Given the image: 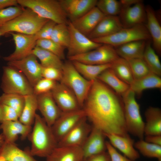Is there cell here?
<instances>
[{
  "label": "cell",
  "mask_w": 161,
  "mask_h": 161,
  "mask_svg": "<svg viewBox=\"0 0 161 161\" xmlns=\"http://www.w3.org/2000/svg\"><path fill=\"white\" fill-rule=\"evenodd\" d=\"M18 5L17 0H0V10Z\"/></svg>",
  "instance_id": "f907efd6"
},
{
  "label": "cell",
  "mask_w": 161,
  "mask_h": 161,
  "mask_svg": "<svg viewBox=\"0 0 161 161\" xmlns=\"http://www.w3.org/2000/svg\"><path fill=\"white\" fill-rule=\"evenodd\" d=\"M2 69L0 87L4 93L24 96L33 94V87L20 71L8 65Z\"/></svg>",
  "instance_id": "52a82bcc"
},
{
  "label": "cell",
  "mask_w": 161,
  "mask_h": 161,
  "mask_svg": "<svg viewBox=\"0 0 161 161\" xmlns=\"http://www.w3.org/2000/svg\"><path fill=\"white\" fill-rule=\"evenodd\" d=\"M51 92L57 105L62 112L82 109L73 92L62 83L57 82Z\"/></svg>",
  "instance_id": "5bb4252c"
},
{
  "label": "cell",
  "mask_w": 161,
  "mask_h": 161,
  "mask_svg": "<svg viewBox=\"0 0 161 161\" xmlns=\"http://www.w3.org/2000/svg\"><path fill=\"white\" fill-rule=\"evenodd\" d=\"M104 134L112 146L120 150L127 158L132 161L140 158V154L134 147V141L129 135L122 136L113 134Z\"/></svg>",
  "instance_id": "603a6c76"
},
{
  "label": "cell",
  "mask_w": 161,
  "mask_h": 161,
  "mask_svg": "<svg viewBox=\"0 0 161 161\" xmlns=\"http://www.w3.org/2000/svg\"><path fill=\"white\" fill-rule=\"evenodd\" d=\"M24 9L18 5L0 10V27L21 14Z\"/></svg>",
  "instance_id": "b9f144b4"
},
{
  "label": "cell",
  "mask_w": 161,
  "mask_h": 161,
  "mask_svg": "<svg viewBox=\"0 0 161 161\" xmlns=\"http://www.w3.org/2000/svg\"><path fill=\"white\" fill-rule=\"evenodd\" d=\"M135 95L130 89L122 97L126 125L128 133L139 140H144L145 122L141 115L140 106L136 100Z\"/></svg>",
  "instance_id": "8992f818"
},
{
  "label": "cell",
  "mask_w": 161,
  "mask_h": 161,
  "mask_svg": "<svg viewBox=\"0 0 161 161\" xmlns=\"http://www.w3.org/2000/svg\"><path fill=\"white\" fill-rule=\"evenodd\" d=\"M69 21L72 22L96 7L97 0H60Z\"/></svg>",
  "instance_id": "ac0fdd59"
},
{
  "label": "cell",
  "mask_w": 161,
  "mask_h": 161,
  "mask_svg": "<svg viewBox=\"0 0 161 161\" xmlns=\"http://www.w3.org/2000/svg\"><path fill=\"white\" fill-rule=\"evenodd\" d=\"M37 96L38 109L47 123L51 126L62 112L55 102L51 92Z\"/></svg>",
  "instance_id": "e0dca14e"
},
{
  "label": "cell",
  "mask_w": 161,
  "mask_h": 161,
  "mask_svg": "<svg viewBox=\"0 0 161 161\" xmlns=\"http://www.w3.org/2000/svg\"><path fill=\"white\" fill-rule=\"evenodd\" d=\"M36 46L41 48L54 54L62 60L65 58V50L66 48L50 39L37 40Z\"/></svg>",
  "instance_id": "ab89813d"
},
{
  "label": "cell",
  "mask_w": 161,
  "mask_h": 161,
  "mask_svg": "<svg viewBox=\"0 0 161 161\" xmlns=\"http://www.w3.org/2000/svg\"><path fill=\"white\" fill-rule=\"evenodd\" d=\"M31 54L39 59L42 67H53L62 69L64 63L54 54L37 46L32 50Z\"/></svg>",
  "instance_id": "d6a6232c"
},
{
  "label": "cell",
  "mask_w": 161,
  "mask_h": 161,
  "mask_svg": "<svg viewBox=\"0 0 161 161\" xmlns=\"http://www.w3.org/2000/svg\"><path fill=\"white\" fill-rule=\"evenodd\" d=\"M11 34L14 41L15 49L14 52L9 55L3 57L7 62L18 60L31 54L35 47L37 40L35 34L26 35L11 32Z\"/></svg>",
  "instance_id": "4fadbf2b"
},
{
  "label": "cell",
  "mask_w": 161,
  "mask_h": 161,
  "mask_svg": "<svg viewBox=\"0 0 161 161\" xmlns=\"http://www.w3.org/2000/svg\"><path fill=\"white\" fill-rule=\"evenodd\" d=\"M87 119L85 117L70 131L58 142L57 146L81 148L92 129Z\"/></svg>",
  "instance_id": "2e32d148"
},
{
  "label": "cell",
  "mask_w": 161,
  "mask_h": 161,
  "mask_svg": "<svg viewBox=\"0 0 161 161\" xmlns=\"http://www.w3.org/2000/svg\"><path fill=\"white\" fill-rule=\"evenodd\" d=\"M49 20L40 17L31 9L24 8L21 14L1 27L0 32L2 36L11 32L35 35Z\"/></svg>",
  "instance_id": "3957f363"
},
{
  "label": "cell",
  "mask_w": 161,
  "mask_h": 161,
  "mask_svg": "<svg viewBox=\"0 0 161 161\" xmlns=\"http://www.w3.org/2000/svg\"><path fill=\"white\" fill-rule=\"evenodd\" d=\"M134 146L144 156L161 161V146L148 143L144 140H139L134 143Z\"/></svg>",
  "instance_id": "d590c367"
},
{
  "label": "cell",
  "mask_w": 161,
  "mask_h": 161,
  "mask_svg": "<svg viewBox=\"0 0 161 161\" xmlns=\"http://www.w3.org/2000/svg\"><path fill=\"white\" fill-rule=\"evenodd\" d=\"M86 117L85 112L82 109L71 111L62 112L51 126L58 143Z\"/></svg>",
  "instance_id": "30bf717a"
},
{
  "label": "cell",
  "mask_w": 161,
  "mask_h": 161,
  "mask_svg": "<svg viewBox=\"0 0 161 161\" xmlns=\"http://www.w3.org/2000/svg\"><path fill=\"white\" fill-rule=\"evenodd\" d=\"M143 59L150 71L158 76H161V64L158 55L149 40L147 41Z\"/></svg>",
  "instance_id": "e575fe53"
},
{
  "label": "cell",
  "mask_w": 161,
  "mask_h": 161,
  "mask_svg": "<svg viewBox=\"0 0 161 161\" xmlns=\"http://www.w3.org/2000/svg\"><path fill=\"white\" fill-rule=\"evenodd\" d=\"M144 135H161V110L150 106L145 110Z\"/></svg>",
  "instance_id": "4316f807"
},
{
  "label": "cell",
  "mask_w": 161,
  "mask_h": 161,
  "mask_svg": "<svg viewBox=\"0 0 161 161\" xmlns=\"http://www.w3.org/2000/svg\"><path fill=\"white\" fill-rule=\"evenodd\" d=\"M19 116L17 112L12 107L0 104V123L8 121H16Z\"/></svg>",
  "instance_id": "ee69618b"
},
{
  "label": "cell",
  "mask_w": 161,
  "mask_h": 161,
  "mask_svg": "<svg viewBox=\"0 0 161 161\" xmlns=\"http://www.w3.org/2000/svg\"><path fill=\"white\" fill-rule=\"evenodd\" d=\"M106 137L100 130L92 126L91 131L81 147L84 160L106 151Z\"/></svg>",
  "instance_id": "d6986e66"
},
{
  "label": "cell",
  "mask_w": 161,
  "mask_h": 161,
  "mask_svg": "<svg viewBox=\"0 0 161 161\" xmlns=\"http://www.w3.org/2000/svg\"><path fill=\"white\" fill-rule=\"evenodd\" d=\"M41 75L43 78L60 82L62 77V70L55 67L42 66Z\"/></svg>",
  "instance_id": "f6af8a7d"
},
{
  "label": "cell",
  "mask_w": 161,
  "mask_h": 161,
  "mask_svg": "<svg viewBox=\"0 0 161 161\" xmlns=\"http://www.w3.org/2000/svg\"><path fill=\"white\" fill-rule=\"evenodd\" d=\"M50 39L67 48L70 40L67 24H57L53 29Z\"/></svg>",
  "instance_id": "8d00e7d4"
},
{
  "label": "cell",
  "mask_w": 161,
  "mask_h": 161,
  "mask_svg": "<svg viewBox=\"0 0 161 161\" xmlns=\"http://www.w3.org/2000/svg\"><path fill=\"white\" fill-rule=\"evenodd\" d=\"M110 68L122 80L130 85L134 80L127 60L119 57L111 63Z\"/></svg>",
  "instance_id": "836d02e7"
},
{
  "label": "cell",
  "mask_w": 161,
  "mask_h": 161,
  "mask_svg": "<svg viewBox=\"0 0 161 161\" xmlns=\"http://www.w3.org/2000/svg\"><path fill=\"white\" fill-rule=\"evenodd\" d=\"M67 25L70 40L67 49V58L83 54L99 47L102 44L96 43L76 29L71 21Z\"/></svg>",
  "instance_id": "8fae6325"
},
{
  "label": "cell",
  "mask_w": 161,
  "mask_h": 161,
  "mask_svg": "<svg viewBox=\"0 0 161 161\" xmlns=\"http://www.w3.org/2000/svg\"><path fill=\"white\" fill-rule=\"evenodd\" d=\"M106 151L109 155L111 161H132L119 153L109 141H106Z\"/></svg>",
  "instance_id": "7dc6e473"
},
{
  "label": "cell",
  "mask_w": 161,
  "mask_h": 161,
  "mask_svg": "<svg viewBox=\"0 0 161 161\" xmlns=\"http://www.w3.org/2000/svg\"><path fill=\"white\" fill-rule=\"evenodd\" d=\"M18 4L29 8L40 17L57 24H67L68 20L59 0H17Z\"/></svg>",
  "instance_id": "5b68a950"
},
{
  "label": "cell",
  "mask_w": 161,
  "mask_h": 161,
  "mask_svg": "<svg viewBox=\"0 0 161 161\" xmlns=\"http://www.w3.org/2000/svg\"><path fill=\"white\" fill-rule=\"evenodd\" d=\"M25 102L19 120L22 123L29 126L34 124L38 109L37 96L32 94L24 96Z\"/></svg>",
  "instance_id": "1f68e13d"
},
{
  "label": "cell",
  "mask_w": 161,
  "mask_h": 161,
  "mask_svg": "<svg viewBox=\"0 0 161 161\" xmlns=\"http://www.w3.org/2000/svg\"><path fill=\"white\" fill-rule=\"evenodd\" d=\"M82 109L92 126L104 133L129 135L122 97L99 80L93 81Z\"/></svg>",
  "instance_id": "6da1fadb"
},
{
  "label": "cell",
  "mask_w": 161,
  "mask_h": 161,
  "mask_svg": "<svg viewBox=\"0 0 161 161\" xmlns=\"http://www.w3.org/2000/svg\"><path fill=\"white\" fill-rule=\"evenodd\" d=\"M161 88L160 77L152 72L139 79L134 80L130 85V89L138 97H140L145 89Z\"/></svg>",
  "instance_id": "f546056e"
},
{
  "label": "cell",
  "mask_w": 161,
  "mask_h": 161,
  "mask_svg": "<svg viewBox=\"0 0 161 161\" xmlns=\"http://www.w3.org/2000/svg\"><path fill=\"white\" fill-rule=\"evenodd\" d=\"M118 16L123 28L145 24L146 20L145 6L142 1L131 6L122 7Z\"/></svg>",
  "instance_id": "9a60e30c"
},
{
  "label": "cell",
  "mask_w": 161,
  "mask_h": 161,
  "mask_svg": "<svg viewBox=\"0 0 161 161\" xmlns=\"http://www.w3.org/2000/svg\"><path fill=\"white\" fill-rule=\"evenodd\" d=\"M97 79L121 97L130 89V85L120 79L110 68L103 71L98 76Z\"/></svg>",
  "instance_id": "f1b7e54d"
},
{
  "label": "cell",
  "mask_w": 161,
  "mask_h": 161,
  "mask_svg": "<svg viewBox=\"0 0 161 161\" xmlns=\"http://www.w3.org/2000/svg\"><path fill=\"white\" fill-rule=\"evenodd\" d=\"M151 38L145 24L129 28H123L111 35L92 40L102 44H107L116 47L135 41L149 40Z\"/></svg>",
  "instance_id": "ba28073f"
},
{
  "label": "cell",
  "mask_w": 161,
  "mask_h": 161,
  "mask_svg": "<svg viewBox=\"0 0 161 161\" xmlns=\"http://www.w3.org/2000/svg\"><path fill=\"white\" fill-rule=\"evenodd\" d=\"M96 7L105 16H118L122 7L120 1L116 0H97Z\"/></svg>",
  "instance_id": "f35d334b"
},
{
  "label": "cell",
  "mask_w": 161,
  "mask_h": 161,
  "mask_svg": "<svg viewBox=\"0 0 161 161\" xmlns=\"http://www.w3.org/2000/svg\"><path fill=\"white\" fill-rule=\"evenodd\" d=\"M146 20L145 24L153 42V48L157 53L161 54V27L155 12L150 6L145 7Z\"/></svg>",
  "instance_id": "cb8c5ba5"
},
{
  "label": "cell",
  "mask_w": 161,
  "mask_h": 161,
  "mask_svg": "<svg viewBox=\"0 0 161 161\" xmlns=\"http://www.w3.org/2000/svg\"><path fill=\"white\" fill-rule=\"evenodd\" d=\"M7 65L14 67L22 73L33 87L42 78V66L33 54L20 60L8 62Z\"/></svg>",
  "instance_id": "7c38bea8"
},
{
  "label": "cell",
  "mask_w": 161,
  "mask_h": 161,
  "mask_svg": "<svg viewBox=\"0 0 161 161\" xmlns=\"http://www.w3.org/2000/svg\"><path fill=\"white\" fill-rule=\"evenodd\" d=\"M4 142V140L2 134H0V148Z\"/></svg>",
  "instance_id": "f5cc1de1"
},
{
  "label": "cell",
  "mask_w": 161,
  "mask_h": 161,
  "mask_svg": "<svg viewBox=\"0 0 161 161\" xmlns=\"http://www.w3.org/2000/svg\"><path fill=\"white\" fill-rule=\"evenodd\" d=\"M78 72L87 80L93 81L106 69L110 68L111 64L97 65L87 64L77 61H71Z\"/></svg>",
  "instance_id": "4dcf8cb0"
},
{
  "label": "cell",
  "mask_w": 161,
  "mask_h": 161,
  "mask_svg": "<svg viewBox=\"0 0 161 161\" xmlns=\"http://www.w3.org/2000/svg\"><path fill=\"white\" fill-rule=\"evenodd\" d=\"M46 161H83L81 147L57 146L47 157Z\"/></svg>",
  "instance_id": "484cf974"
},
{
  "label": "cell",
  "mask_w": 161,
  "mask_h": 161,
  "mask_svg": "<svg viewBox=\"0 0 161 161\" xmlns=\"http://www.w3.org/2000/svg\"><path fill=\"white\" fill-rule=\"evenodd\" d=\"M123 28L118 16H105L87 37L92 40L108 36Z\"/></svg>",
  "instance_id": "44dd1931"
},
{
  "label": "cell",
  "mask_w": 161,
  "mask_h": 161,
  "mask_svg": "<svg viewBox=\"0 0 161 161\" xmlns=\"http://www.w3.org/2000/svg\"><path fill=\"white\" fill-rule=\"evenodd\" d=\"M83 161H111L107 151L89 157Z\"/></svg>",
  "instance_id": "c3c4849f"
},
{
  "label": "cell",
  "mask_w": 161,
  "mask_h": 161,
  "mask_svg": "<svg viewBox=\"0 0 161 161\" xmlns=\"http://www.w3.org/2000/svg\"><path fill=\"white\" fill-rule=\"evenodd\" d=\"M144 140L148 143L161 146V135L145 136Z\"/></svg>",
  "instance_id": "681fc988"
},
{
  "label": "cell",
  "mask_w": 161,
  "mask_h": 161,
  "mask_svg": "<svg viewBox=\"0 0 161 161\" xmlns=\"http://www.w3.org/2000/svg\"><path fill=\"white\" fill-rule=\"evenodd\" d=\"M56 24V23L52 21H48L35 34L37 40L50 39L53 29Z\"/></svg>",
  "instance_id": "bcb514c9"
},
{
  "label": "cell",
  "mask_w": 161,
  "mask_h": 161,
  "mask_svg": "<svg viewBox=\"0 0 161 161\" xmlns=\"http://www.w3.org/2000/svg\"><path fill=\"white\" fill-rule=\"evenodd\" d=\"M147 41H134L114 48L118 56L126 60L143 58Z\"/></svg>",
  "instance_id": "83f0119b"
},
{
  "label": "cell",
  "mask_w": 161,
  "mask_h": 161,
  "mask_svg": "<svg viewBox=\"0 0 161 161\" xmlns=\"http://www.w3.org/2000/svg\"><path fill=\"white\" fill-rule=\"evenodd\" d=\"M1 123L0 129L2 130V134L6 143H15L18 135H21L22 140H25L32 129V126L25 125L19 120L6 121Z\"/></svg>",
  "instance_id": "ffe728a7"
},
{
  "label": "cell",
  "mask_w": 161,
  "mask_h": 161,
  "mask_svg": "<svg viewBox=\"0 0 161 161\" xmlns=\"http://www.w3.org/2000/svg\"><path fill=\"white\" fill-rule=\"evenodd\" d=\"M134 80L139 79L151 72L143 58L127 60Z\"/></svg>",
  "instance_id": "60d3db41"
},
{
  "label": "cell",
  "mask_w": 161,
  "mask_h": 161,
  "mask_svg": "<svg viewBox=\"0 0 161 161\" xmlns=\"http://www.w3.org/2000/svg\"><path fill=\"white\" fill-rule=\"evenodd\" d=\"M105 16L95 7L84 15L71 22L74 27L87 36Z\"/></svg>",
  "instance_id": "7402d4cb"
},
{
  "label": "cell",
  "mask_w": 161,
  "mask_h": 161,
  "mask_svg": "<svg viewBox=\"0 0 161 161\" xmlns=\"http://www.w3.org/2000/svg\"><path fill=\"white\" fill-rule=\"evenodd\" d=\"M142 1L141 0H121L120 1L122 7L130 6Z\"/></svg>",
  "instance_id": "816d5d0a"
},
{
  "label": "cell",
  "mask_w": 161,
  "mask_h": 161,
  "mask_svg": "<svg viewBox=\"0 0 161 161\" xmlns=\"http://www.w3.org/2000/svg\"><path fill=\"white\" fill-rule=\"evenodd\" d=\"M34 125L27 137L31 144L30 149L32 156L47 157L58 145L51 127L44 119L36 114Z\"/></svg>",
  "instance_id": "7a4b0ae2"
},
{
  "label": "cell",
  "mask_w": 161,
  "mask_h": 161,
  "mask_svg": "<svg viewBox=\"0 0 161 161\" xmlns=\"http://www.w3.org/2000/svg\"><path fill=\"white\" fill-rule=\"evenodd\" d=\"M62 70V76L60 82L73 92L82 108L94 81H89L84 78L69 60L63 63Z\"/></svg>",
  "instance_id": "277c9868"
},
{
  "label": "cell",
  "mask_w": 161,
  "mask_h": 161,
  "mask_svg": "<svg viewBox=\"0 0 161 161\" xmlns=\"http://www.w3.org/2000/svg\"><path fill=\"white\" fill-rule=\"evenodd\" d=\"M119 57L113 47L102 44L92 50L81 54L68 58L70 61H77L92 65L111 64Z\"/></svg>",
  "instance_id": "9c48e42d"
},
{
  "label": "cell",
  "mask_w": 161,
  "mask_h": 161,
  "mask_svg": "<svg viewBox=\"0 0 161 161\" xmlns=\"http://www.w3.org/2000/svg\"><path fill=\"white\" fill-rule=\"evenodd\" d=\"M57 82L42 78L33 86V94L37 96L51 92Z\"/></svg>",
  "instance_id": "7bdbcfd3"
},
{
  "label": "cell",
  "mask_w": 161,
  "mask_h": 161,
  "mask_svg": "<svg viewBox=\"0 0 161 161\" xmlns=\"http://www.w3.org/2000/svg\"><path fill=\"white\" fill-rule=\"evenodd\" d=\"M1 36H2V35H1V33L0 32V37ZM0 44H1V43H0ZM0 57H1V56L0 55Z\"/></svg>",
  "instance_id": "db71d44e"
},
{
  "label": "cell",
  "mask_w": 161,
  "mask_h": 161,
  "mask_svg": "<svg viewBox=\"0 0 161 161\" xmlns=\"http://www.w3.org/2000/svg\"><path fill=\"white\" fill-rule=\"evenodd\" d=\"M0 161H38L31 154L30 149L22 150L15 143H6L0 148Z\"/></svg>",
  "instance_id": "d4e9b609"
},
{
  "label": "cell",
  "mask_w": 161,
  "mask_h": 161,
  "mask_svg": "<svg viewBox=\"0 0 161 161\" xmlns=\"http://www.w3.org/2000/svg\"><path fill=\"white\" fill-rule=\"evenodd\" d=\"M24 102V96L21 95L3 93L0 96V104L7 105L13 109L19 117L22 111Z\"/></svg>",
  "instance_id": "74e56055"
}]
</instances>
